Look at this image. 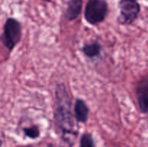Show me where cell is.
I'll return each mask as SVG.
<instances>
[{"label": "cell", "instance_id": "3957f363", "mask_svg": "<svg viewBox=\"0 0 148 147\" xmlns=\"http://www.w3.org/2000/svg\"><path fill=\"white\" fill-rule=\"evenodd\" d=\"M108 14V3L105 0H89L85 6L84 17L92 25L103 22Z\"/></svg>", "mask_w": 148, "mask_h": 147}, {"label": "cell", "instance_id": "277c9868", "mask_svg": "<svg viewBox=\"0 0 148 147\" xmlns=\"http://www.w3.org/2000/svg\"><path fill=\"white\" fill-rule=\"evenodd\" d=\"M120 15L118 21L121 24L130 25L138 17L141 7L137 0H120L119 2Z\"/></svg>", "mask_w": 148, "mask_h": 147}, {"label": "cell", "instance_id": "7c38bea8", "mask_svg": "<svg viewBox=\"0 0 148 147\" xmlns=\"http://www.w3.org/2000/svg\"><path fill=\"white\" fill-rule=\"evenodd\" d=\"M45 1H46V2H51V1H52V0H44Z\"/></svg>", "mask_w": 148, "mask_h": 147}, {"label": "cell", "instance_id": "5b68a950", "mask_svg": "<svg viewBox=\"0 0 148 147\" xmlns=\"http://www.w3.org/2000/svg\"><path fill=\"white\" fill-rule=\"evenodd\" d=\"M137 102L140 111L143 113H148V77L141 79L136 87Z\"/></svg>", "mask_w": 148, "mask_h": 147}, {"label": "cell", "instance_id": "30bf717a", "mask_svg": "<svg viewBox=\"0 0 148 147\" xmlns=\"http://www.w3.org/2000/svg\"><path fill=\"white\" fill-rule=\"evenodd\" d=\"M23 132L25 135L30 139H36L40 136V130L36 125L23 128Z\"/></svg>", "mask_w": 148, "mask_h": 147}, {"label": "cell", "instance_id": "7a4b0ae2", "mask_svg": "<svg viewBox=\"0 0 148 147\" xmlns=\"http://www.w3.org/2000/svg\"><path fill=\"white\" fill-rule=\"evenodd\" d=\"M22 27L15 18L9 17L6 20L1 36V41L6 48L11 52L21 40Z\"/></svg>", "mask_w": 148, "mask_h": 147}, {"label": "cell", "instance_id": "6da1fadb", "mask_svg": "<svg viewBox=\"0 0 148 147\" xmlns=\"http://www.w3.org/2000/svg\"><path fill=\"white\" fill-rule=\"evenodd\" d=\"M56 97V112L55 119L58 127L62 133L64 142L72 146V141L75 139L77 131L75 130L74 120L75 115L72 112V102L68 91L63 84L56 85L55 91Z\"/></svg>", "mask_w": 148, "mask_h": 147}, {"label": "cell", "instance_id": "9c48e42d", "mask_svg": "<svg viewBox=\"0 0 148 147\" xmlns=\"http://www.w3.org/2000/svg\"><path fill=\"white\" fill-rule=\"evenodd\" d=\"M79 147H95L92 135L89 133H85L82 135L79 141Z\"/></svg>", "mask_w": 148, "mask_h": 147}, {"label": "cell", "instance_id": "52a82bcc", "mask_svg": "<svg viewBox=\"0 0 148 147\" xmlns=\"http://www.w3.org/2000/svg\"><path fill=\"white\" fill-rule=\"evenodd\" d=\"M83 0H67L64 17L69 21L76 20L82 11Z\"/></svg>", "mask_w": 148, "mask_h": 147}, {"label": "cell", "instance_id": "8992f818", "mask_svg": "<svg viewBox=\"0 0 148 147\" xmlns=\"http://www.w3.org/2000/svg\"><path fill=\"white\" fill-rule=\"evenodd\" d=\"M89 112L90 109L86 102L79 98L76 99L74 107V115L75 120L78 122L85 123L88 120Z\"/></svg>", "mask_w": 148, "mask_h": 147}, {"label": "cell", "instance_id": "8fae6325", "mask_svg": "<svg viewBox=\"0 0 148 147\" xmlns=\"http://www.w3.org/2000/svg\"><path fill=\"white\" fill-rule=\"evenodd\" d=\"M2 146V140H1V138H0V147Z\"/></svg>", "mask_w": 148, "mask_h": 147}, {"label": "cell", "instance_id": "ba28073f", "mask_svg": "<svg viewBox=\"0 0 148 147\" xmlns=\"http://www.w3.org/2000/svg\"><path fill=\"white\" fill-rule=\"evenodd\" d=\"M102 50V46L98 42L95 41L90 44L85 45L82 47V51L86 57L94 59L100 56Z\"/></svg>", "mask_w": 148, "mask_h": 147}]
</instances>
